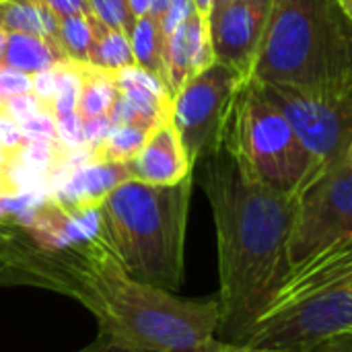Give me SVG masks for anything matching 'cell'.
<instances>
[{"label": "cell", "mask_w": 352, "mask_h": 352, "mask_svg": "<svg viewBox=\"0 0 352 352\" xmlns=\"http://www.w3.org/2000/svg\"><path fill=\"white\" fill-rule=\"evenodd\" d=\"M0 287L64 295L93 314L99 334L163 352H198L217 332V295L182 299L134 280L97 233V210L52 198L0 217Z\"/></svg>", "instance_id": "obj_1"}, {"label": "cell", "mask_w": 352, "mask_h": 352, "mask_svg": "<svg viewBox=\"0 0 352 352\" xmlns=\"http://www.w3.org/2000/svg\"><path fill=\"white\" fill-rule=\"evenodd\" d=\"M217 229L219 322L214 336L241 344L289 274L287 243L297 196L278 194L243 173L221 142L194 167Z\"/></svg>", "instance_id": "obj_2"}, {"label": "cell", "mask_w": 352, "mask_h": 352, "mask_svg": "<svg viewBox=\"0 0 352 352\" xmlns=\"http://www.w3.org/2000/svg\"><path fill=\"white\" fill-rule=\"evenodd\" d=\"M252 80L352 95V10L340 0H272Z\"/></svg>", "instance_id": "obj_3"}, {"label": "cell", "mask_w": 352, "mask_h": 352, "mask_svg": "<svg viewBox=\"0 0 352 352\" xmlns=\"http://www.w3.org/2000/svg\"><path fill=\"white\" fill-rule=\"evenodd\" d=\"M194 177L173 186L128 179L97 206V233L138 283L175 295L184 285Z\"/></svg>", "instance_id": "obj_4"}, {"label": "cell", "mask_w": 352, "mask_h": 352, "mask_svg": "<svg viewBox=\"0 0 352 352\" xmlns=\"http://www.w3.org/2000/svg\"><path fill=\"white\" fill-rule=\"evenodd\" d=\"M352 332V243L291 270L241 344L266 352H311Z\"/></svg>", "instance_id": "obj_5"}, {"label": "cell", "mask_w": 352, "mask_h": 352, "mask_svg": "<svg viewBox=\"0 0 352 352\" xmlns=\"http://www.w3.org/2000/svg\"><path fill=\"white\" fill-rule=\"evenodd\" d=\"M223 142L248 177L278 194L297 196L324 169L250 82L237 95Z\"/></svg>", "instance_id": "obj_6"}, {"label": "cell", "mask_w": 352, "mask_h": 352, "mask_svg": "<svg viewBox=\"0 0 352 352\" xmlns=\"http://www.w3.org/2000/svg\"><path fill=\"white\" fill-rule=\"evenodd\" d=\"M352 243V153L326 165L299 194L287 243L289 272Z\"/></svg>", "instance_id": "obj_7"}, {"label": "cell", "mask_w": 352, "mask_h": 352, "mask_svg": "<svg viewBox=\"0 0 352 352\" xmlns=\"http://www.w3.org/2000/svg\"><path fill=\"white\" fill-rule=\"evenodd\" d=\"M245 85L239 72L212 62L194 74L173 97L169 120L192 167L202 155L223 142L233 105Z\"/></svg>", "instance_id": "obj_8"}, {"label": "cell", "mask_w": 352, "mask_h": 352, "mask_svg": "<svg viewBox=\"0 0 352 352\" xmlns=\"http://www.w3.org/2000/svg\"><path fill=\"white\" fill-rule=\"evenodd\" d=\"M250 85L280 111L295 136L322 167L352 153V95L324 97L285 85L256 80H250Z\"/></svg>", "instance_id": "obj_9"}, {"label": "cell", "mask_w": 352, "mask_h": 352, "mask_svg": "<svg viewBox=\"0 0 352 352\" xmlns=\"http://www.w3.org/2000/svg\"><path fill=\"white\" fill-rule=\"evenodd\" d=\"M272 0H212L206 23L214 62L252 80V68L264 35Z\"/></svg>", "instance_id": "obj_10"}, {"label": "cell", "mask_w": 352, "mask_h": 352, "mask_svg": "<svg viewBox=\"0 0 352 352\" xmlns=\"http://www.w3.org/2000/svg\"><path fill=\"white\" fill-rule=\"evenodd\" d=\"M130 175L148 186H173L192 175V163L186 157L182 140L171 126V120L159 124L142 148L128 163Z\"/></svg>", "instance_id": "obj_11"}, {"label": "cell", "mask_w": 352, "mask_h": 352, "mask_svg": "<svg viewBox=\"0 0 352 352\" xmlns=\"http://www.w3.org/2000/svg\"><path fill=\"white\" fill-rule=\"evenodd\" d=\"M132 179L126 163H89L72 171L56 190L52 200L66 210L97 206L116 186Z\"/></svg>", "instance_id": "obj_12"}, {"label": "cell", "mask_w": 352, "mask_h": 352, "mask_svg": "<svg viewBox=\"0 0 352 352\" xmlns=\"http://www.w3.org/2000/svg\"><path fill=\"white\" fill-rule=\"evenodd\" d=\"M68 60L64 50L45 37L29 33H6L0 64L25 74H37Z\"/></svg>", "instance_id": "obj_13"}, {"label": "cell", "mask_w": 352, "mask_h": 352, "mask_svg": "<svg viewBox=\"0 0 352 352\" xmlns=\"http://www.w3.org/2000/svg\"><path fill=\"white\" fill-rule=\"evenodd\" d=\"M58 21L39 0H0V27L6 33H29L58 43Z\"/></svg>", "instance_id": "obj_14"}, {"label": "cell", "mask_w": 352, "mask_h": 352, "mask_svg": "<svg viewBox=\"0 0 352 352\" xmlns=\"http://www.w3.org/2000/svg\"><path fill=\"white\" fill-rule=\"evenodd\" d=\"M87 64L109 74H116L128 66H134L136 62H134L128 35H124L122 31L109 29L101 21L95 19V37H93L91 52L87 56Z\"/></svg>", "instance_id": "obj_15"}, {"label": "cell", "mask_w": 352, "mask_h": 352, "mask_svg": "<svg viewBox=\"0 0 352 352\" xmlns=\"http://www.w3.org/2000/svg\"><path fill=\"white\" fill-rule=\"evenodd\" d=\"M78 66H80V93H78L76 111L80 120L107 116L118 97L113 74L103 72L87 62H78Z\"/></svg>", "instance_id": "obj_16"}, {"label": "cell", "mask_w": 352, "mask_h": 352, "mask_svg": "<svg viewBox=\"0 0 352 352\" xmlns=\"http://www.w3.org/2000/svg\"><path fill=\"white\" fill-rule=\"evenodd\" d=\"M130 47L138 68L159 76L163 80V37L161 21L151 14H144L134 23L130 33ZM165 85V82H163Z\"/></svg>", "instance_id": "obj_17"}, {"label": "cell", "mask_w": 352, "mask_h": 352, "mask_svg": "<svg viewBox=\"0 0 352 352\" xmlns=\"http://www.w3.org/2000/svg\"><path fill=\"white\" fill-rule=\"evenodd\" d=\"M151 132L136 126H113L109 134L91 151L93 163H128L142 148Z\"/></svg>", "instance_id": "obj_18"}, {"label": "cell", "mask_w": 352, "mask_h": 352, "mask_svg": "<svg viewBox=\"0 0 352 352\" xmlns=\"http://www.w3.org/2000/svg\"><path fill=\"white\" fill-rule=\"evenodd\" d=\"M95 37V16L89 14H72L58 21V43L64 50L68 60L87 62Z\"/></svg>", "instance_id": "obj_19"}, {"label": "cell", "mask_w": 352, "mask_h": 352, "mask_svg": "<svg viewBox=\"0 0 352 352\" xmlns=\"http://www.w3.org/2000/svg\"><path fill=\"white\" fill-rule=\"evenodd\" d=\"M56 95L52 99L50 111L54 118H62L76 111L78 93H80V66L74 60H64L58 66Z\"/></svg>", "instance_id": "obj_20"}, {"label": "cell", "mask_w": 352, "mask_h": 352, "mask_svg": "<svg viewBox=\"0 0 352 352\" xmlns=\"http://www.w3.org/2000/svg\"><path fill=\"white\" fill-rule=\"evenodd\" d=\"M89 8H91V14L97 21H101L105 27L122 31L130 39L136 19L132 16L128 0H89Z\"/></svg>", "instance_id": "obj_21"}, {"label": "cell", "mask_w": 352, "mask_h": 352, "mask_svg": "<svg viewBox=\"0 0 352 352\" xmlns=\"http://www.w3.org/2000/svg\"><path fill=\"white\" fill-rule=\"evenodd\" d=\"M109 118L113 126H136V128H144V130H155L159 124L153 122L144 111H140L134 103H130L124 95L118 93L111 109H109Z\"/></svg>", "instance_id": "obj_22"}, {"label": "cell", "mask_w": 352, "mask_h": 352, "mask_svg": "<svg viewBox=\"0 0 352 352\" xmlns=\"http://www.w3.org/2000/svg\"><path fill=\"white\" fill-rule=\"evenodd\" d=\"M2 105V111L14 122V124H23L27 120H31L33 116H37L39 111H43L45 107L41 105V101L29 91V93H21V95H14V97H8L6 101L0 103Z\"/></svg>", "instance_id": "obj_23"}, {"label": "cell", "mask_w": 352, "mask_h": 352, "mask_svg": "<svg viewBox=\"0 0 352 352\" xmlns=\"http://www.w3.org/2000/svg\"><path fill=\"white\" fill-rule=\"evenodd\" d=\"M19 128H21V134H23L25 140H54V142H60L58 132H56V120L47 109H43L37 116H33L31 120L23 122Z\"/></svg>", "instance_id": "obj_24"}, {"label": "cell", "mask_w": 352, "mask_h": 352, "mask_svg": "<svg viewBox=\"0 0 352 352\" xmlns=\"http://www.w3.org/2000/svg\"><path fill=\"white\" fill-rule=\"evenodd\" d=\"M194 12H196L194 0H169V6H167V10L163 12V19H161V37H163V45H165V41L173 35V31H175L182 23H186Z\"/></svg>", "instance_id": "obj_25"}, {"label": "cell", "mask_w": 352, "mask_h": 352, "mask_svg": "<svg viewBox=\"0 0 352 352\" xmlns=\"http://www.w3.org/2000/svg\"><path fill=\"white\" fill-rule=\"evenodd\" d=\"M56 120V132H58V140L66 151L85 146V136H82V120L78 116V111L62 116V118H54Z\"/></svg>", "instance_id": "obj_26"}, {"label": "cell", "mask_w": 352, "mask_h": 352, "mask_svg": "<svg viewBox=\"0 0 352 352\" xmlns=\"http://www.w3.org/2000/svg\"><path fill=\"white\" fill-rule=\"evenodd\" d=\"M31 91V76L0 64V103L8 97L29 93Z\"/></svg>", "instance_id": "obj_27"}, {"label": "cell", "mask_w": 352, "mask_h": 352, "mask_svg": "<svg viewBox=\"0 0 352 352\" xmlns=\"http://www.w3.org/2000/svg\"><path fill=\"white\" fill-rule=\"evenodd\" d=\"M58 66V64H56ZM47 68L43 72L31 74V93L41 101V105L50 111L52 99L56 95V82H58V68ZM52 113V111H50Z\"/></svg>", "instance_id": "obj_28"}, {"label": "cell", "mask_w": 352, "mask_h": 352, "mask_svg": "<svg viewBox=\"0 0 352 352\" xmlns=\"http://www.w3.org/2000/svg\"><path fill=\"white\" fill-rule=\"evenodd\" d=\"M76 352H163L157 351V349H148V346H140V344H134V342H128V340H120V338H113V336H107V334H97V338L87 344L85 349Z\"/></svg>", "instance_id": "obj_29"}, {"label": "cell", "mask_w": 352, "mask_h": 352, "mask_svg": "<svg viewBox=\"0 0 352 352\" xmlns=\"http://www.w3.org/2000/svg\"><path fill=\"white\" fill-rule=\"evenodd\" d=\"M113 128L109 113L107 116H97V118H87L82 120V136H85V146L87 148H95Z\"/></svg>", "instance_id": "obj_30"}, {"label": "cell", "mask_w": 352, "mask_h": 352, "mask_svg": "<svg viewBox=\"0 0 352 352\" xmlns=\"http://www.w3.org/2000/svg\"><path fill=\"white\" fill-rule=\"evenodd\" d=\"M23 142H25V138H23V134H21L19 124H14L6 113L0 109V146H2L10 157H14Z\"/></svg>", "instance_id": "obj_31"}, {"label": "cell", "mask_w": 352, "mask_h": 352, "mask_svg": "<svg viewBox=\"0 0 352 352\" xmlns=\"http://www.w3.org/2000/svg\"><path fill=\"white\" fill-rule=\"evenodd\" d=\"M45 8H50L58 19L72 14H89V0H39Z\"/></svg>", "instance_id": "obj_32"}, {"label": "cell", "mask_w": 352, "mask_h": 352, "mask_svg": "<svg viewBox=\"0 0 352 352\" xmlns=\"http://www.w3.org/2000/svg\"><path fill=\"white\" fill-rule=\"evenodd\" d=\"M198 352H266L258 351V349H252L248 344H235V342H225V340H219L217 336H212L210 340H206L200 351Z\"/></svg>", "instance_id": "obj_33"}, {"label": "cell", "mask_w": 352, "mask_h": 352, "mask_svg": "<svg viewBox=\"0 0 352 352\" xmlns=\"http://www.w3.org/2000/svg\"><path fill=\"white\" fill-rule=\"evenodd\" d=\"M128 6L136 21L142 19L144 14H148V0H128Z\"/></svg>", "instance_id": "obj_34"}, {"label": "cell", "mask_w": 352, "mask_h": 352, "mask_svg": "<svg viewBox=\"0 0 352 352\" xmlns=\"http://www.w3.org/2000/svg\"><path fill=\"white\" fill-rule=\"evenodd\" d=\"M167 6H169V0H148V14L155 16L157 21H161Z\"/></svg>", "instance_id": "obj_35"}, {"label": "cell", "mask_w": 352, "mask_h": 352, "mask_svg": "<svg viewBox=\"0 0 352 352\" xmlns=\"http://www.w3.org/2000/svg\"><path fill=\"white\" fill-rule=\"evenodd\" d=\"M10 159H12V157L0 146V190L4 192V196H10V192H8V188H6V184H4V171H6V165H8Z\"/></svg>", "instance_id": "obj_36"}, {"label": "cell", "mask_w": 352, "mask_h": 352, "mask_svg": "<svg viewBox=\"0 0 352 352\" xmlns=\"http://www.w3.org/2000/svg\"><path fill=\"white\" fill-rule=\"evenodd\" d=\"M4 39H6V31L0 27V54H2V47H4Z\"/></svg>", "instance_id": "obj_37"}, {"label": "cell", "mask_w": 352, "mask_h": 352, "mask_svg": "<svg viewBox=\"0 0 352 352\" xmlns=\"http://www.w3.org/2000/svg\"><path fill=\"white\" fill-rule=\"evenodd\" d=\"M340 2H342L344 6H349V8H351V0H340Z\"/></svg>", "instance_id": "obj_38"}, {"label": "cell", "mask_w": 352, "mask_h": 352, "mask_svg": "<svg viewBox=\"0 0 352 352\" xmlns=\"http://www.w3.org/2000/svg\"><path fill=\"white\" fill-rule=\"evenodd\" d=\"M0 109H2V105H0Z\"/></svg>", "instance_id": "obj_39"}]
</instances>
